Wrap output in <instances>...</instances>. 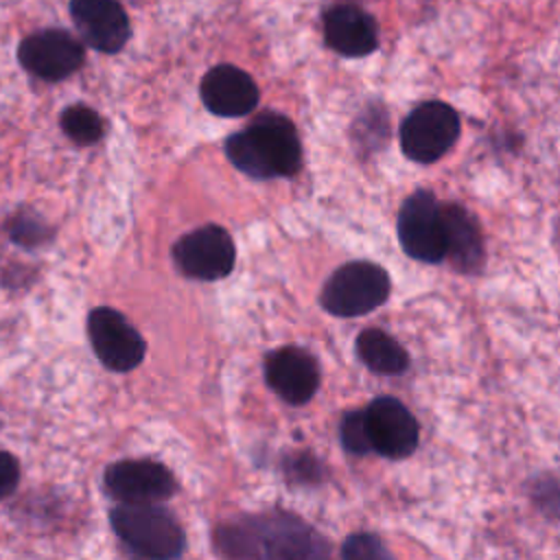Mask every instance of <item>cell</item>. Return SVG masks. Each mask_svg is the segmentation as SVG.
Returning <instances> with one entry per match:
<instances>
[{
    "instance_id": "obj_1",
    "label": "cell",
    "mask_w": 560,
    "mask_h": 560,
    "mask_svg": "<svg viewBox=\"0 0 560 560\" xmlns=\"http://www.w3.org/2000/svg\"><path fill=\"white\" fill-rule=\"evenodd\" d=\"M225 155L254 179L291 177L302 166V142L287 116L265 112L225 140Z\"/></svg>"
},
{
    "instance_id": "obj_2",
    "label": "cell",
    "mask_w": 560,
    "mask_h": 560,
    "mask_svg": "<svg viewBox=\"0 0 560 560\" xmlns=\"http://www.w3.org/2000/svg\"><path fill=\"white\" fill-rule=\"evenodd\" d=\"M217 547L225 556L262 558H313L328 556L326 540L306 523L289 514L243 516L223 523L217 534Z\"/></svg>"
},
{
    "instance_id": "obj_3",
    "label": "cell",
    "mask_w": 560,
    "mask_h": 560,
    "mask_svg": "<svg viewBox=\"0 0 560 560\" xmlns=\"http://www.w3.org/2000/svg\"><path fill=\"white\" fill-rule=\"evenodd\" d=\"M109 523L133 556L171 560L186 549V534L179 521L158 503H120L109 512Z\"/></svg>"
},
{
    "instance_id": "obj_4",
    "label": "cell",
    "mask_w": 560,
    "mask_h": 560,
    "mask_svg": "<svg viewBox=\"0 0 560 560\" xmlns=\"http://www.w3.org/2000/svg\"><path fill=\"white\" fill-rule=\"evenodd\" d=\"M392 291L389 273L370 260L341 265L326 280L319 302L337 317H361L387 302Z\"/></svg>"
},
{
    "instance_id": "obj_5",
    "label": "cell",
    "mask_w": 560,
    "mask_h": 560,
    "mask_svg": "<svg viewBox=\"0 0 560 560\" xmlns=\"http://www.w3.org/2000/svg\"><path fill=\"white\" fill-rule=\"evenodd\" d=\"M459 114L442 101L416 105L400 122V149L411 162H438L459 138Z\"/></svg>"
},
{
    "instance_id": "obj_6",
    "label": "cell",
    "mask_w": 560,
    "mask_h": 560,
    "mask_svg": "<svg viewBox=\"0 0 560 560\" xmlns=\"http://www.w3.org/2000/svg\"><path fill=\"white\" fill-rule=\"evenodd\" d=\"M398 243L402 252L420 262H440L446 254L442 206L429 190H416L398 210Z\"/></svg>"
},
{
    "instance_id": "obj_7",
    "label": "cell",
    "mask_w": 560,
    "mask_h": 560,
    "mask_svg": "<svg viewBox=\"0 0 560 560\" xmlns=\"http://www.w3.org/2000/svg\"><path fill=\"white\" fill-rule=\"evenodd\" d=\"M88 339L96 359L112 372H131L147 352L138 328L116 308L96 306L88 315Z\"/></svg>"
},
{
    "instance_id": "obj_8",
    "label": "cell",
    "mask_w": 560,
    "mask_h": 560,
    "mask_svg": "<svg viewBox=\"0 0 560 560\" xmlns=\"http://www.w3.org/2000/svg\"><path fill=\"white\" fill-rule=\"evenodd\" d=\"M18 61L31 77L57 83L83 66L85 48L83 42L63 28H44L20 42Z\"/></svg>"
},
{
    "instance_id": "obj_9",
    "label": "cell",
    "mask_w": 560,
    "mask_h": 560,
    "mask_svg": "<svg viewBox=\"0 0 560 560\" xmlns=\"http://www.w3.org/2000/svg\"><path fill=\"white\" fill-rule=\"evenodd\" d=\"M236 247L228 230L208 223L173 243L175 267L192 280H219L232 273Z\"/></svg>"
},
{
    "instance_id": "obj_10",
    "label": "cell",
    "mask_w": 560,
    "mask_h": 560,
    "mask_svg": "<svg viewBox=\"0 0 560 560\" xmlns=\"http://www.w3.org/2000/svg\"><path fill=\"white\" fill-rule=\"evenodd\" d=\"M370 451L400 459L416 451L420 429L413 413L394 396H378L363 409Z\"/></svg>"
},
{
    "instance_id": "obj_11",
    "label": "cell",
    "mask_w": 560,
    "mask_h": 560,
    "mask_svg": "<svg viewBox=\"0 0 560 560\" xmlns=\"http://www.w3.org/2000/svg\"><path fill=\"white\" fill-rule=\"evenodd\" d=\"M103 486L118 503H160L175 492L171 470L153 459H120L109 464Z\"/></svg>"
},
{
    "instance_id": "obj_12",
    "label": "cell",
    "mask_w": 560,
    "mask_h": 560,
    "mask_svg": "<svg viewBox=\"0 0 560 560\" xmlns=\"http://www.w3.org/2000/svg\"><path fill=\"white\" fill-rule=\"evenodd\" d=\"M70 18L90 48L116 55L131 37V22L118 0H70Z\"/></svg>"
},
{
    "instance_id": "obj_13",
    "label": "cell",
    "mask_w": 560,
    "mask_h": 560,
    "mask_svg": "<svg viewBox=\"0 0 560 560\" xmlns=\"http://www.w3.org/2000/svg\"><path fill=\"white\" fill-rule=\"evenodd\" d=\"M265 381L284 402L304 405L319 387V368L308 350L284 346L267 354Z\"/></svg>"
},
{
    "instance_id": "obj_14",
    "label": "cell",
    "mask_w": 560,
    "mask_h": 560,
    "mask_svg": "<svg viewBox=\"0 0 560 560\" xmlns=\"http://www.w3.org/2000/svg\"><path fill=\"white\" fill-rule=\"evenodd\" d=\"M324 42L341 57H368L378 48L376 20L357 2H335L324 13Z\"/></svg>"
},
{
    "instance_id": "obj_15",
    "label": "cell",
    "mask_w": 560,
    "mask_h": 560,
    "mask_svg": "<svg viewBox=\"0 0 560 560\" xmlns=\"http://www.w3.org/2000/svg\"><path fill=\"white\" fill-rule=\"evenodd\" d=\"M199 94L208 112L225 118L249 114L260 98L256 81L245 70L230 63L210 68L201 79Z\"/></svg>"
},
{
    "instance_id": "obj_16",
    "label": "cell",
    "mask_w": 560,
    "mask_h": 560,
    "mask_svg": "<svg viewBox=\"0 0 560 560\" xmlns=\"http://www.w3.org/2000/svg\"><path fill=\"white\" fill-rule=\"evenodd\" d=\"M444 223V243L446 254L453 267L462 273H472L483 262V241L477 228V221L457 203L442 206Z\"/></svg>"
},
{
    "instance_id": "obj_17",
    "label": "cell",
    "mask_w": 560,
    "mask_h": 560,
    "mask_svg": "<svg viewBox=\"0 0 560 560\" xmlns=\"http://www.w3.org/2000/svg\"><path fill=\"white\" fill-rule=\"evenodd\" d=\"M357 354L376 374L398 376L409 368L407 350L385 330L365 328L357 337Z\"/></svg>"
},
{
    "instance_id": "obj_18",
    "label": "cell",
    "mask_w": 560,
    "mask_h": 560,
    "mask_svg": "<svg viewBox=\"0 0 560 560\" xmlns=\"http://www.w3.org/2000/svg\"><path fill=\"white\" fill-rule=\"evenodd\" d=\"M61 131L79 147L96 144L105 133V122L101 114L83 103L68 105L59 116Z\"/></svg>"
},
{
    "instance_id": "obj_19",
    "label": "cell",
    "mask_w": 560,
    "mask_h": 560,
    "mask_svg": "<svg viewBox=\"0 0 560 560\" xmlns=\"http://www.w3.org/2000/svg\"><path fill=\"white\" fill-rule=\"evenodd\" d=\"M7 234L9 238L20 247H42L48 241H52L55 230L31 208H22L7 221Z\"/></svg>"
},
{
    "instance_id": "obj_20",
    "label": "cell",
    "mask_w": 560,
    "mask_h": 560,
    "mask_svg": "<svg viewBox=\"0 0 560 560\" xmlns=\"http://www.w3.org/2000/svg\"><path fill=\"white\" fill-rule=\"evenodd\" d=\"M341 444L348 453L354 455H365L370 451L368 433H365V422H363V409L350 411L341 420Z\"/></svg>"
},
{
    "instance_id": "obj_21",
    "label": "cell",
    "mask_w": 560,
    "mask_h": 560,
    "mask_svg": "<svg viewBox=\"0 0 560 560\" xmlns=\"http://www.w3.org/2000/svg\"><path fill=\"white\" fill-rule=\"evenodd\" d=\"M343 558H385L389 556L383 542L372 534H354L341 547Z\"/></svg>"
},
{
    "instance_id": "obj_22",
    "label": "cell",
    "mask_w": 560,
    "mask_h": 560,
    "mask_svg": "<svg viewBox=\"0 0 560 560\" xmlns=\"http://www.w3.org/2000/svg\"><path fill=\"white\" fill-rule=\"evenodd\" d=\"M20 483V462L13 453L0 451V501L7 499Z\"/></svg>"
}]
</instances>
